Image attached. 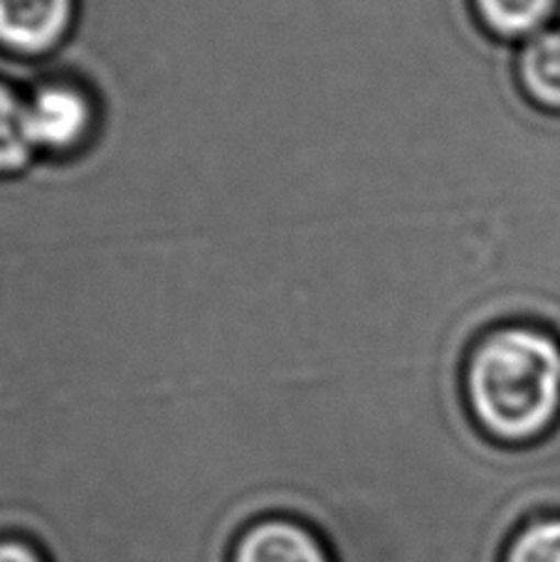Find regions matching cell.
Here are the masks:
<instances>
[{
    "instance_id": "6da1fadb",
    "label": "cell",
    "mask_w": 560,
    "mask_h": 562,
    "mask_svg": "<svg viewBox=\"0 0 560 562\" xmlns=\"http://www.w3.org/2000/svg\"><path fill=\"white\" fill-rule=\"evenodd\" d=\"M477 419L502 439L536 435L560 400V353L551 340L506 330L477 348L467 368Z\"/></svg>"
},
{
    "instance_id": "7a4b0ae2",
    "label": "cell",
    "mask_w": 560,
    "mask_h": 562,
    "mask_svg": "<svg viewBox=\"0 0 560 562\" xmlns=\"http://www.w3.org/2000/svg\"><path fill=\"white\" fill-rule=\"evenodd\" d=\"M97 124V106L87 89L72 82L40 85L27 97V126L35 150L65 156L85 146Z\"/></svg>"
},
{
    "instance_id": "3957f363",
    "label": "cell",
    "mask_w": 560,
    "mask_h": 562,
    "mask_svg": "<svg viewBox=\"0 0 560 562\" xmlns=\"http://www.w3.org/2000/svg\"><path fill=\"white\" fill-rule=\"evenodd\" d=\"M77 0H0V45L15 55H47L67 40Z\"/></svg>"
},
{
    "instance_id": "277c9868",
    "label": "cell",
    "mask_w": 560,
    "mask_h": 562,
    "mask_svg": "<svg viewBox=\"0 0 560 562\" xmlns=\"http://www.w3.org/2000/svg\"><path fill=\"white\" fill-rule=\"evenodd\" d=\"M235 562H334L326 540L296 518H262L235 548Z\"/></svg>"
},
{
    "instance_id": "5b68a950",
    "label": "cell",
    "mask_w": 560,
    "mask_h": 562,
    "mask_svg": "<svg viewBox=\"0 0 560 562\" xmlns=\"http://www.w3.org/2000/svg\"><path fill=\"white\" fill-rule=\"evenodd\" d=\"M35 156L27 126V99L0 82V173L23 170Z\"/></svg>"
},
{
    "instance_id": "8992f818",
    "label": "cell",
    "mask_w": 560,
    "mask_h": 562,
    "mask_svg": "<svg viewBox=\"0 0 560 562\" xmlns=\"http://www.w3.org/2000/svg\"><path fill=\"white\" fill-rule=\"evenodd\" d=\"M524 79L538 102L560 106V33L538 37L526 49Z\"/></svg>"
},
{
    "instance_id": "52a82bcc",
    "label": "cell",
    "mask_w": 560,
    "mask_h": 562,
    "mask_svg": "<svg viewBox=\"0 0 560 562\" xmlns=\"http://www.w3.org/2000/svg\"><path fill=\"white\" fill-rule=\"evenodd\" d=\"M489 27L506 35L534 30L548 15L553 0H477Z\"/></svg>"
},
{
    "instance_id": "ba28073f",
    "label": "cell",
    "mask_w": 560,
    "mask_h": 562,
    "mask_svg": "<svg viewBox=\"0 0 560 562\" xmlns=\"http://www.w3.org/2000/svg\"><path fill=\"white\" fill-rule=\"evenodd\" d=\"M506 562H560V520L528 528L508 550Z\"/></svg>"
},
{
    "instance_id": "9c48e42d",
    "label": "cell",
    "mask_w": 560,
    "mask_h": 562,
    "mask_svg": "<svg viewBox=\"0 0 560 562\" xmlns=\"http://www.w3.org/2000/svg\"><path fill=\"white\" fill-rule=\"evenodd\" d=\"M0 562H47V558L27 538H0Z\"/></svg>"
},
{
    "instance_id": "30bf717a",
    "label": "cell",
    "mask_w": 560,
    "mask_h": 562,
    "mask_svg": "<svg viewBox=\"0 0 560 562\" xmlns=\"http://www.w3.org/2000/svg\"><path fill=\"white\" fill-rule=\"evenodd\" d=\"M484 451H486V449H484ZM484 457H486V454H482V461H479V467L484 464ZM479 467H477V471H479ZM477 471H474V474H477ZM474 474H472V476H474ZM472 476H469V479H472ZM469 479H467V481H469ZM459 486H462V484H459ZM449 494H452V491H449ZM443 498H445V496H443ZM437 501H439V498H437ZM429 506H433V504H429ZM425 508H427V506H425ZM419 510H423V508H419ZM413 516H415V514H413ZM407 518H410V516H407ZM403 520H405V518H403ZM397 524H400V520H397ZM393 526H395V524H393ZM388 528H390V526H388ZM388 528H383V530H388ZM383 530H380V533H383ZM376 536H378V533H376ZM371 538H373V536H371ZM348 546H351V543H348Z\"/></svg>"
}]
</instances>
